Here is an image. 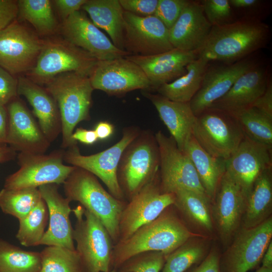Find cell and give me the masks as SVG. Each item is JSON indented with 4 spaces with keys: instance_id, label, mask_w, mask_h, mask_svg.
Returning <instances> with one entry per match:
<instances>
[{
    "instance_id": "cell-38",
    "label": "cell",
    "mask_w": 272,
    "mask_h": 272,
    "mask_svg": "<svg viewBox=\"0 0 272 272\" xmlns=\"http://www.w3.org/2000/svg\"><path fill=\"white\" fill-rule=\"evenodd\" d=\"M192 238L166 256L162 272H185L204 259L207 255L206 243Z\"/></svg>"
},
{
    "instance_id": "cell-2",
    "label": "cell",
    "mask_w": 272,
    "mask_h": 272,
    "mask_svg": "<svg viewBox=\"0 0 272 272\" xmlns=\"http://www.w3.org/2000/svg\"><path fill=\"white\" fill-rule=\"evenodd\" d=\"M170 208L128 238L114 245L112 269L116 270L126 260L141 252L160 251L167 256L193 237L191 232Z\"/></svg>"
},
{
    "instance_id": "cell-34",
    "label": "cell",
    "mask_w": 272,
    "mask_h": 272,
    "mask_svg": "<svg viewBox=\"0 0 272 272\" xmlns=\"http://www.w3.org/2000/svg\"><path fill=\"white\" fill-rule=\"evenodd\" d=\"M18 15L30 23L41 35H47L56 29L57 22L49 0L17 1Z\"/></svg>"
},
{
    "instance_id": "cell-23",
    "label": "cell",
    "mask_w": 272,
    "mask_h": 272,
    "mask_svg": "<svg viewBox=\"0 0 272 272\" xmlns=\"http://www.w3.org/2000/svg\"><path fill=\"white\" fill-rule=\"evenodd\" d=\"M125 57L144 71L150 81L151 92L184 75L186 66L197 58V54L195 52L173 48L153 55H129Z\"/></svg>"
},
{
    "instance_id": "cell-33",
    "label": "cell",
    "mask_w": 272,
    "mask_h": 272,
    "mask_svg": "<svg viewBox=\"0 0 272 272\" xmlns=\"http://www.w3.org/2000/svg\"><path fill=\"white\" fill-rule=\"evenodd\" d=\"M40 253L23 250L0 239V272H40Z\"/></svg>"
},
{
    "instance_id": "cell-12",
    "label": "cell",
    "mask_w": 272,
    "mask_h": 272,
    "mask_svg": "<svg viewBox=\"0 0 272 272\" xmlns=\"http://www.w3.org/2000/svg\"><path fill=\"white\" fill-rule=\"evenodd\" d=\"M220 257L221 272H247L257 268L271 241L272 218L251 228H242Z\"/></svg>"
},
{
    "instance_id": "cell-21",
    "label": "cell",
    "mask_w": 272,
    "mask_h": 272,
    "mask_svg": "<svg viewBox=\"0 0 272 272\" xmlns=\"http://www.w3.org/2000/svg\"><path fill=\"white\" fill-rule=\"evenodd\" d=\"M255 63L248 59H242L232 63L208 66L199 90L189 102L197 116L210 108L216 101L224 96L236 81Z\"/></svg>"
},
{
    "instance_id": "cell-24",
    "label": "cell",
    "mask_w": 272,
    "mask_h": 272,
    "mask_svg": "<svg viewBox=\"0 0 272 272\" xmlns=\"http://www.w3.org/2000/svg\"><path fill=\"white\" fill-rule=\"evenodd\" d=\"M212 27L201 3L189 1L169 30L170 42L174 48L196 53L207 40Z\"/></svg>"
},
{
    "instance_id": "cell-26",
    "label": "cell",
    "mask_w": 272,
    "mask_h": 272,
    "mask_svg": "<svg viewBox=\"0 0 272 272\" xmlns=\"http://www.w3.org/2000/svg\"><path fill=\"white\" fill-rule=\"evenodd\" d=\"M18 95L23 96L33 108L43 134L51 143L61 132V122L57 103L51 95L30 79L17 80Z\"/></svg>"
},
{
    "instance_id": "cell-29",
    "label": "cell",
    "mask_w": 272,
    "mask_h": 272,
    "mask_svg": "<svg viewBox=\"0 0 272 272\" xmlns=\"http://www.w3.org/2000/svg\"><path fill=\"white\" fill-rule=\"evenodd\" d=\"M272 206L271 168L263 171L247 193L243 214V227H254L267 219Z\"/></svg>"
},
{
    "instance_id": "cell-6",
    "label": "cell",
    "mask_w": 272,
    "mask_h": 272,
    "mask_svg": "<svg viewBox=\"0 0 272 272\" xmlns=\"http://www.w3.org/2000/svg\"><path fill=\"white\" fill-rule=\"evenodd\" d=\"M76 221L73 237L85 272H107L112 269L113 241L101 221L78 206L72 209Z\"/></svg>"
},
{
    "instance_id": "cell-15",
    "label": "cell",
    "mask_w": 272,
    "mask_h": 272,
    "mask_svg": "<svg viewBox=\"0 0 272 272\" xmlns=\"http://www.w3.org/2000/svg\"><path fill=\"white\" fill-rule=\"evenodd\" d=\"M43 44L26 27L14 22L0 31V66L13 76L30 71Z\"/></svg>"
},
{
    "instance_id": "cell-4",
    "label": "cell",
    "mask_w": 272,
    "mask_h": 272,
    "mask_svg": "<svg viewBox=\"0 0 272 272\" xmlns=\"http://www.w3.org/2000/svg\"><path fill=\"white\" fill-rule=\"evenodd\" d=\"M65 197L76 201L103 224L114 244L118 241V223L126 200L114 197L107 191L97 177L91 172L75 167L63 183Z\"/></svg>"
},
{
    "instance_id": "cell-7",
    "label": "cell",
    "mask_w": 272,
    "mask_h": 272,
    "mask_svg": "<svg viewBox=\"0 0 272 272\" xmlns=\"http://www.w3.org/2000/svg\"><path fill=\"white\" fill-rule=\"evenodd\" d=\"M98 60L65 39L43 41L42 48L29 76L37 84H45L54 77L75 72L90 77Z\"/></svg>"
},
{
    "instance_id": "cell-8",
    "label": "cell",
    "mask_w": 272,
    "mask_h": 272,
    "mask_svg": "<svg viewBox=\"0 0 272 272\" xmlns=\"http://www.w3.org/2000/svg\"><path fill=\"white\" fill-rule=\"evenodd\" d=\"M193 135L209 154L225 160L234 152L245 137L234 117L212 108L196 116Z\"/></svg>"
},
{
    "instance_id": "cell-11",
    "label": "cell",
    "mask_w": 272,
    "mask_h": 272,
    "mask_svg": "<svg viewBox=\"0 0 272 272\" xmlns=\"http://www.w3.org/2000/svg\"><path fill=\"white\" fill-rule=\"evenodd\" d=\"M155 137L159 150L161 191L174 193L178 190L185 189L210 199L192 161L184 152L178 148L173 139L167 137L161 131H158Z\"/></svg>"
},
{
    "instance_id": "cell-35",
    "label": "cell",
    "mask_w": 272,
    "mask_h": 272,
    "mask_svg": "<svg viewBox=\"0 0 272 272\" xmlns=\"http://www.w3.org/2000/svg\"><path fill=\"white\" fill-rule=\"evenodd\" d=\"M41 199L38 188H4L0 191V209L5 214L20 220L27 216Z\"/></svg>"
},
{
    "instance_id": "cell-25",
    "label": "cell",
    "mask_w": 272,
    "mask_h": 272,
    "mask_svg": "<svg viewBox=\"0 0 272 272\" xmlns=\"http://www.w3.org/2000/svg\"><path fill=\"white\" fill-rule=\"evenodd\" d=\"M268 79L267 70L256 64L239 77L228 92L210 108L232 114L251 107L265 92Z\"/></svg>"
},
{
    "instance_id": "cell-31",
    "label": "cell",
    "mask_w": 272,
    "mask_h": 272,
    "mask_svg": "<svg viewBox=\"0 0 272 272\" xmlns=\"http://www.w3.org/2000/svg\"><path fill=\"white\" fill-rule=\"evenodd\" d=\"M208 63L201 57L196 58L187 65L184 75L161 86L156 92L172 101L189 103L200 87Z\"/></svg>"
},
{
    "instance_id": "cell-46",
    "label": "cell",
    "mask_w": 272,
    "mask_h": 272,
    "mask_svg": "<svg viewBox=\"0 0 272 272\" xmlns=\"http://www.w3.org/2000/svg\"><path fill=\"white\" fill-rule=\"evenodd\" d=\"M18 15L17 1L0 0V31L16 21Z\"/></svg>"
},
{
    "instance_id": "cell-41",
    "label": "cell",
    "mask_w": 272,
    "mask_h": 272,
    "mask_svg": "<svg viewBox=\"0 0 272 272\" xmlns=\"http://www.w3.org/2000/svg\"><path fill=\"white\" fill-rule=\"evenodd\" d=\"M201 4L206 18L212 26L234 22L229 0H204Z\"/></svg>"
},
{
    "instance_id": "cell-55",
    "label": "cell",
    "mask_w": 272,
    "mask_h": 272,
    "mask_svg": "<svg viewBox=\"0 0 272 272\" xmlns=\"http://www.w3.org/2000/svg\"><path fill=\"white\" fill-rule=\"evenodd\" d=\"M255 272H272V268H268L260 266Z\"/></svg>"
},
{
    "instance_id": "cell-18",
    "label": "cell",
    "mask_w": 272,
    "mask_h": 272,
    "mask_svg": "<svg viewBox=\"0 0 272 272\" xmlns=\"http://www.w3.org/2000/svg\"><path fill=\"white\" fill-rule=\"evenodd\" d=\"M246 195L226 171L214 200L213 216L222 241L228 244L237 233L243 214Z\"/></svg>"
},
{
    "instance_id": "cell-1",
    "label": "cell",
    "mask_w": 272,
    "mask_h": 272,
    "mask_svg": "<svg viewBox=\"0 0 272 272\" xmlns=\"http://www.w3.org/2000/svg\"><path fill=\"white\" fill-rule=\"evenodd\" d=\"M270 38L269 26L257 18H246L221 26H212L197 57L208 62L232 63L265 47Z\"/></svg>"
},
{
    "instance_id": "cell-3",
    "label": "cell",
    "mask_w": 272,
    "mask_h": 272,
    "mask_svg": "<svg viewBox=\"0 0 272 272\" xmlns=\"http://www.w3.org/2000/svg\"><path fill=\"white\" fill-rule=\"evenodd\" d=\"M46 89L55 100L61 122V148L77 145L72 134L77 124L90 119L94 90L90 78L75 72L59 74L46 83Z\"/></svg>"
},
{
    "instance_id": "cell-20",
    "label": "cell",
    "mask_w": 272,
    "mask_h": 272,
    "mask_svg": "<svg viewBox=\"0 0 272 272\" xmlns=\"http://www.w3.org/2000/svg\"><path fill=\"white\" fill-rule=\"evenodd\" d=\"M272 166V147L245 136L226 160V171L240 185L246 195L257 177Z\"/></svg>"
},
{
    "instance_id": "cell-36",
    "label": "cell",
    "mask_w": 272,
    "mask_h": 272,
    "mask_svg": "<svg viewBox=\"0 0 272 272\" xmlns=\"http://www.w3.org/2000/svg\"><path fill=\"white\" fill-rule=\"evenodd\" d=\"M231 115L236 119L245 136L272 147V119L253 107Z\"/></svg>"
},
{
    "instance_id": "cell-28",
    "label": "cell",
    "mask_w": 272,
    "mask_h": 272,
    "mask_svg": "<svg viewBox=\"0 0 272 272\" xmlns=\"http://www.w3.org/2000/svg\"><path fill=\"white\" fill-rule=\"evenodd\" d=\"M81 10L89 15L96 27L107 32L117 48L124 50V10L119 0H87Z\"/></svg>"
},
{
    "instance_id": "cell-45",
    "label": "cell",
    "mask_w": 272,
    "mask_h": 272,
    "mask_svg": "<svg viewBox=\"0 0 272 272\" xmlns=\"http://www.w3.org/2000/svg\"><path fill=\"white\" fill-rule=\"evenodd\" d=\"M220 255L218 250H212L199 263L195 264L185 272H221Z\"/></svg>"
},
{
    "instance_id": "cell-32",
    "label": "cell",
    "mask_w": 272,
    "mask_h": 272,
    "mask_svg": "<svg viewBox=\"0 0 272 272\" xmlns=\"http://www.w3.org/2000/svg\"><path fill=\"white\" fill-rule=\"evenodd\" d=\"M174 193V206L201 228L209 232L213 230L210 199L185 189L178 190Z\"/></svg>"
},
{
    "instance_id": "cell-56",
    "label": "cell",
    "mask_w": 272,
    "mask_h": 272,
    "mask_svg": "<svg viewBox=\"0 0 272 272\" xmlns=\"http://www.w3.org/2000/svg\"><path fill=\"white\" fill-rule=\"evenodd\" d=\"M107 272H117L116 270L114 269H113L109 271H107Z\"/></svg>"
},
{
    "instance_id": "cell-5",
    "label": "cell",
    "mask_w": 272,
    "mask_h": 272,
    "mask_svg": "<svg viewBox=\"0 0 272 272\" xmlns=\"http://www.w3.org/2000/svg\"><path fill=\"white\" fill-rule=\"evenodd\" d=\"M159 147L155 135L139 134L124 150L117 169V178L125 199L129 200L158 174Z\"/></svg>"
},
{
    "instance_id": "cell-43",
    "label": "cell",
    "mask_w": 272,
    "mask_h": 272,
    "mask_svg": "<svg viewBox=\"0 0 272 272\" xmlns=\"http://www.w3.org/2000/svg\"><path fill=\"white\" fill-rule=\"evenodd\" d=\"M17 95V80L0 66V105L6 106Z\"/></svg>"
},
{
    "instance_id": "cell-17",
    "label": "cell",
    "mask_w": 272,
    "mask_h": 272,
    "mask_svg": "<svg viewBox=\"0 0 272 272\" xmlns=\"http://www.w3.org/2000/svg\"><path fill=\"white\" fill-rule=\"evenodd\" d=\"M61 32L64 39L88 52L98 60L130 55L117 48L81 10L63 20Z\"/></svg>"
},
{
    "instance_id": "cell-42",
    "label": "cell",
    "mask_w": 272,
    "mask_h": 272,
    "mask_svg": "<svg viewBox=\"0 0 272 272\" xmlns=\"http://www.w3.org/2000/svg\"><path fill=\"white\" fill-rule=\"evenodd\" d=\"M189 1L158 0L154 16L169 30L175 23Z\"/></svg>"
},
{
    "instance_id": "cell-16",
    "label": "cell",
    "mask_w": 272,
    "mask_h": 272,
    "mask_svg": "<svg viewBox=\"0 0 272 272\" xmlns=\"http://www.w3.org/2000/svg\"><path fill=\"white\" fill-rule=\"evenodd\" d=\"M123 48L130 55L148 56L174 48L169 30L155 16L140 17L124 11Z\"/></svg>"
},
{
    "instance_id": "cell-14",
    "label": "cell",
    "mask_w": 272,
    "mask_h": 272,
    "mask_svg": "<svg viewBox=\"0 0 272 272\" xmlns=\"http://www.w3.org/2000/svg\"><path fill=\"white\" fill-rule=\"evenodd\" d=\"M94 90L120 97L135 90L150 91V81L142 69L125 57L98 60L89 77Z\"/></svg>"
},
{
    "instance_id": "cell-19",
    "label": "cell",
    "mask_w": 272,
    "mask_h": 272,
    "mask_svg": "<svg viewBox=\"0 0 272 272\" xmlns=\"http://www.w3.org/2000/svg\"><path fill=\"white\" fill-rule=\"evenodd\" d=\"M7 145L19 153L44 154L50 146L33 116L16 97L6 106Z\"/></svg>"
},
{
    "instance_id": "cell-52",
    "label": "cell",
    "mask_w": 272,
    "mask_h": 272,
    "mask_svg": "<svg viewBox=\"0 0 272 272\" xmlns=\"http://www.w3.org/2000/svg\"><path fill=\"white\" fill-rule=\"evenodd\" d=\"M94 131L98 139L105 140L112 134L114 131V127L109 122L100 121L95 126Z\"/></svg>"
},
{
    "instance_id": "cell-30",
    "label": "cell",
    "mask_w": 272,
    "mask_h": 272,
    "mask_svg": "<svg viewBox=\"0 0 272 272\" xmlns=\"http://www.w3.org/2000/svg\"><path fill=\"white\" fill-rule=\"evenodd\" d=\"M192 161L201 183L211 201H214L226 171V160L214 157L198 144L192 135L183 150Z\"/></svg>"
},
{
    "instance_id": "cell-13",
    "label": "cell",
    "mask_w": 272,
    "mask_h": 272,
    "mask_svg": "<svg viewBox=\"0 0 272 272\" xmlns=\"http://www.w3.org/2000/svg\"><path fill=\"white\" fill-rule=\"evenodd\" d=\"M174 202V193L161 191L158 174L127 201L119 220L117 242L126 239L139 228L156 219Z\"/></svg>"
},
{
    "instance_id": "cell-39",
    "label": "cell",
    "mask_w": 272,
    "mask_h": 272,
    "mask_svg": "<svg viewBox=\"0 0 272 272\" xmlns=\"http://www.w3.org/2000/svg\"><path fill=\"white\" fill-rule=\"evenodd\" d=\"M40 253V272H85L76 249L50 245L47 246Z\"/></svg>"
},
{
    "instance_id": "cell-40",
    "label": "cell",
    "mask_w": 272,
    "mask_h": 272,
    "mask_svg": "<svg viewBox=\"0 0 272 272\" xmlns=\"http://www.w3.org/2000/svg\"><path fill=\"white\" fill-rule=\"evenodd\" d=\"M166 255L160 251H146L137 254L124 261L117 272H160Z\"/></svg>"
},
{
    "instance_id": "cell-53",
    "label": "cell",
    "mask_w": 272,
    "mask_h": 272,
    "mask_svg": "<svg viewBox=\"0 0 272 272\" xmlns=\"http://www.w3.org/2000/svg\"><path fill=\"white\" fill-rule=\"evenodd\" d=\"M16 152V151L9 146L1 148L0 163H3L14 160L17 155Z\"/></svg>"
},
{
    "instance_id": "cell-22",
    "label": "cell",
    "mask_w": 272,
    "mask_h": 272,
    "mask_svg": "<svg viewBox=\"0 0 272 272\" xmlns=\"http://www.w3.org/2000/svg\"><path fill=\"white\" fill-rule=\"evenodd\" d=\"M38 189L48 212V227L40 245L76 249L73 237V228L70 219L72 212L70 206L71 201L60 194L58 184H45Z\"/></svg>"
},
{
    "instance_id": "cell-9",
    "label": "cell",
    "mask_w": 272,
    "mask_h": 272,
    "mask_svg": "<svg viewBox=\"0 0 272 272\" xmlns=\"http://www.w3.org/2000/svg\"><path fill=\"white\" fill-rule=\"evenodd\" d=\"M64 152L62 149L48 154L19 153L20 168L6 178L4 188H38L48 184H63L75 168L63 163Z\"/></svg>"
},
{
    "instance_id": "cell-10",
    "label": "cell",
    "mask_w": 272,
    "mask_h": 272,
    "mask_svg": "<svg viewBox=\"0 0 272 272\" xmlns=\"http://www.w3.org/2000/svg\"><path fill=\"white\" fill-rule=\"evenodd\" d=\"M140 132L137 127L125 128L118 142L91 155L81 154L77 145L73 146L64 151L63 161L91 172L104 183L112 195L118 199L125 200L118 181V167L124 150Z\"/></svg>"
},
{
    "instance_id": "cell-44",
    "label": "cell",
    "mask_w": 272,
    "mask_h": 272,
    "mask_svg": "<svg viewBox=\"0 0 272 272\" xmlns=\"http://www.w3.org/2000/svg\"><path fill=\"white\" fill-rule=\"evenodd\" d=\"M123 10L140 17L154 16L158 0H119Z\"/></svg>"
},
{
    "instance_id": "cell-51",
    "label": "cell",
    "mask_w": 272,
    "mask_h": 272,
    "mask_svg": "<svg viewBox=\"0 0 272 272\" xmlns=\"http://www.w3.org/2000/svg\"><path fill=\"white\" fill-rule=\"evenodd\" d=\"M232 7L242 10H253L258 8L262 4L259 0H229Z\"/></svg>"
},
{
    "instance_id": "cell-48",
    "label": "cell",
    "mask_w": 272,
    "mask_h": 272,
    "mask_svg": "<svg viewBox=\"0 0 272 272\" xmlns=\"http://www.w3.org/2000/svg\"><path fill=\"white\" fill-rule=\"evenodd\" d=\"M87 0H55V4L63 20L71 15L81 10Z\"/></svg>"
},
{
    "instance_id": "cell-47",
    "label": "cell",
    "mask_w": 272,
    "mask_h": 272,
    "mask_svg": "<svg viewBox=\"0 0 272 272\" xmlns=\"http://www.w3.org/2000/svg\"><path fill=\"white\" fill-rule=\"evenodd\" d=\"M251 107L255 108L261 113L272 119V83L269 78L265 92Z\"/></svg>"
},
{
    "instance_id": "cell-50",
    "label": "cell",
    "mask_w": 272,
    "mask_h": 272,
    "mask_svg": "<svg viewBox=\"0 0 272 272\" xmlns=\"http://www.w3.org/2000/svg\"><path fill=\"white\" fill-rule=\"evenodd\" d=\"M8 116L6 106L0 105V149L7 146Z\"/></svg>"
},
{
    "instance_id": "cell-27",
    "label": "cell",
    "mask_w": 272,
    "mask_h": 272,
    "mask_svg": "<svg viewBox=\"0 0 272 272\" xmlns=\"http://www.w3.org/2000/svg\"><path fill=\"white\" fill-rule=\"evenodd\" d=\"M143 94L154 105L178 148L183 151L193 135L196 117L190 103L172 101L148 91H143Z\"/></svg>"
},
{
    "instance_id": "cell-49",
    "label": "cell",
    "mask_w": 272,
    "mask_h": 272,
    "mask_svg": "<svg viewBox=\"0 0 272 272\" xmlns=\"http://www.w3.org/2000/svg\"><path fill=\"white\" fill-rule=\"evenodd\" d=\"M72 138L76 141H79L87 145L94 144L98 139L94 130H88L78 128L73 132Z\"/></svg>"
},
{
    "instance_id": "cell-54",
    "label": "cell",
    "mask_w": 272,
    "mask_h": 272,
    "mask_svg": "<svg viewBox=\"0 0 272 272\" xmlns=\"http://www.w3.org/2000/svg\"><path fill=\"white\" fill-rule=\"evenodd\" d=\"M261 262V266L268 268H272V241L270 242L264 253Z\"/></svg>"
},
{
    "instance_id": "cell-37",
    "label": "cell",
    "mask_w": 272,
    "mask_h": 272,
    "mask_svg": "<svg viewBox=\"0 0 272 272\" xmlns=\"http://www.w3.org/2000/svg\"><path fill=\"white\" fill-rule=\"evenodd\" d=\"M47 221L48 209L45 202L42 198L27 216L19 220L16 238L21 245L25 247L40 245L46 231Z\"/></svg>"
}]
</instances>
